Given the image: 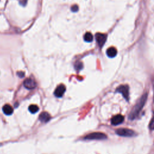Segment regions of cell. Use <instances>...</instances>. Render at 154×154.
<instances>
[{
    "instance_id": "obj_12",
    "label": "cell",
    "mask_w": 154,
    "mask_h": 154,
    "mask_svg": "<svg viewBox=\"0 0 154 154\" xmlns=\"http://www.w3.org/2000/svg\"><path fill=\"white\" fill-rule=\"evenodd\" d=\"M84 39L87 42H91L93 40V36L90 32H86L84 35Z\"/></svg>"
},
{
    "instance_id": "obj_6",
    "label": "cell",
    "mask_w": 154,
    "mask_h": 154,
    "mask_svg": "<svg viewBox=\"0 0 154 154\" xmlns=\"http://www.w3.org/2000/svg\"><path fill=\"white\" fill-rule=\"evenodd\" d=\"M23 85L27 89L31 90L36 87V82L34 79L31 78H27L24 81Z\"/></svg>"
},
{
    "instance_id": "obj_19",
    "label": "cell",
    "mask_w": 154,
    "mask_h": 154,
    "mask_svg": "<svg viewBox=\"0 0 154 154\" xmlns=\"http://www.w3.org/2000/svg\"><path fill=\"white\" fill-rule=\"evenodd\" d=\"M153 101H154V83L153 84Z\"/></svg>"
},
{
    "instance_id": "obj_5",
    "label": "cell",
    "mask_w": 154,
    "mask_h": 154,
    "mask_svg": "<svg viewBox=\"0 0 154 154\" xmlns=\"http://www.w3.org/2000/svg\"><path fill=\"white\" fill-rule=\"evenodd\" d=\"M95 37H96V40L100 48H102L106 40L107 35L106 34H102V33H97L95 35Z\"/></svg>"
},
{
    "instance_id": "obj_13",
    "label": "cell",
    "mask_w": 154,
    "mask_h": 154,
    "mask_svg": "<svg viewBox=\"0 0 154 154\" xmlns=\"http://www.w3.org/2000/svg\"><path fill=\"white\" fill-rule=\"evenodd\" d=\"M28 109L30 112L35 113L38 111V106H37L35 105H31L29 106Z\"/></svg>"
},
{
    "instance_id": "obj_9",
    "label": "cell",
    "mask_w": 154,
    "mask_h": 154,
    "mask_svg": "<svg viewBox=\"0 0 154 154\" xmlns=\"http://www.w3.org/2000/svg\"><path fill=\"white\" fill-rule=\"evenodd\" d=\"M106 53L107 56L109 57V58H114L116 56L117 51L115 48L110 47L108 49H107Z\"/></svg>"
},
{
    "instance_id": "obj_17",
    "label": "cell",
    "mask_w": 154,
    "mask_h": 154,
    "mask_svg": "<svg viewBox=\"0 0 154 154\" xmlns=\"http://www.w3.org/2000/svg\"><path fill=\"white\" fill-rule=\"evenodd\" d=\"M17 75L20 78L23 77L24 76V73L23 72H17Z\"/></svg>"
},
{
    "instance_id": "obj_16",
    "label": "cell",
    "mask_w": 154,
    "mask_h": 154,
    "mask_svg": "<svg viewBox=\"0 0 154 154\" xmlns=\"http://www.w3.org/2000/svg\"><path fill=\"white\" fill-rule=\"evenodd\" d=\"M71 10H72V11H77L78 10V5H73V6L72 7V8H71Z\"/></svg>"
},
{
    "instance_id": "obj_15",
    "label": "cell",
    "mask_w": 154,
    "mask_h": 154,
    "mask_svg": "<svg viewBox=\"0 0 154 154\" xmlns=\"http://www.w3.org/2000/svg\"><path fill=\"white\" fill-rule=\"evenodd\" d=\"M75 68L77 70H80L82 68V64L81 62H78L77 63H76L75 64Z\"/></svg>"
},
{
    "instance_id": "obj_18",
    "label": "cell",
    "mask_w": 154,
    "mask_h": 154,
    "mask_svg": "<svg viewBox=\"0 0 154 154\" xmlns=\"http://www.w3.org/2000/svg\"><path fill=\"white\" fill-rule=\"evenodd\" d=\"M26 1H27V0H23V1H22L21 4H22L23 5H25L26 4Z\"/></svg>"
},
{
    "instance_id": "obj_2",
    "label": "cell",
    "mask_w": 154,
    "mask_h": 154,
    "mask_svg": "<svg viewBox=\"0 0 154 154\" xmlns=\"http://www.w3.org/2000/svg\"><path fill=\"white\" fill-rule=\"evenodd\" d=\"M116 133L119 136L128 137H134L135 135V132L134 131H132L130 129H128V128L117 129L116 131Z\"/></svg>"
},
{
    "instance_id": "obj_7",
    "label": "cell",
    "mask_w": 154,
    "mask_h": 154,
    "mask_svg": "<svg viewBox=\"0 0 154 154\" xmlns=\"http://www.w3.org/2000/svg\"><path fill=\"white\" fill-rule=\"evenodd\" d=\"M66 91V87L64 85H59L54 91V95L57 97H61L64 94V93Z\"/></svg>"
},
{
    "instance_id": "obj_4",
    "label": "cell",
    "mask_w": 154,
    "mask_h": 154,
    "mask_svg": "<svg viewBox=\"0 0 154 154\" xmlns=\"http://www.w3.org/2000/svg\"><path fill=\"white\" fill-rule=\"evenodd\" d=\"M106 138V135L103 133L93 132L86 135L84 138L86 140H104Z\"/></svg>"
},
{
    "instance_id": "obj_14",
    "label": "cell",
    "mask_w": 154,
    "mask_h": 154,
    "mask_svg": "<svg viewBox=\"0 0 154 154\" xmlns=\"http://www.w3.org/2000/svg\"><path fill=\"white\" fill-rule=\"evenodd\" d=\"M149 128H150V129H152V130H153V129H154V113H153V114L152 118L151 121H150V122Z\"/></svg>"
},
{
    "instance_id": "obj_11",
    "label": "cell",
    "mask_w": 154,
    "mask_h": 154,
    "mask_svg": "<svg viewBox=\"0 0 154 154\" xmlns=\"http://www.w3.org/2000/svg\"><path fill=\"white\" fill-rule=\"evenodd\" d=\"M2 111L5 114L11 115L13 112V109L10 105L6 104L2 107Z\"/></svg>"
},
{
    "instance_id": "obj_10",
    "label": "cell",
    "mask_w": 154,
    "mask_h": 154,
    "mask_svg": "<svg viewBox=\"0 0 154 154\" xmlns=\"http://www.w3.org/2000/svg\"><path fill=\"white\" fill-rule=\"evenodd\" d=\"M50 119H51L50 115L46 112H43L39 116V120L42 122L46 123V122H48L50 120Z\"/></svg>"
},
{
    "instance_id": "obj_1",
    "label": "cell",
    "mask_w": 154,
    "mask_h": 154,
    "mask_svg": "<svg viewBox=\"0 0 154 154\" xmlns=\"http://www.w3.org/2000/svg\"><path fill=\"white\" fill-rule=\"evenodd\" d=\"M147 94L146 93H144L141 97L138 99L136 104L134 105L132 110L131 111L129 114V119L130 120H134L136 119L139 114L140 113L141 111L142 110L143 106H144L147 100Z\"/></svg>"
},
{
    "instance_id": "obj_8",
    "label": "cell",
    "mask_w": 154,
    "mask_h": 154,
    "mask_svg": "<svg viewBox=\"0 0 154 154\" xmlns=\"http://www.w3.org/2000/svg\"><path fill=\"white\" fill-rule=\"evenodd\" d=\"M124 121V117L121 114H118L114 116L111 119V124L113 125H118L121 124Z\"/></svg>"
},
{
    "instance_id": "obj_3",
    "label": "cell",
    "mask_w": 154,
    "mask_h": 154,
    "mask_svg": "<svg viewBox=\"0 0 154 154\" xmlns=\"http://www.w3.org/2000/svg\"><path fill=\"white\" fill-rule=\"evenodd\" d=\"M117 93H119L122 94L123 97L126 100H129V86L128 85H120L116 90Z\"/></svg>"
}]
</instances>
